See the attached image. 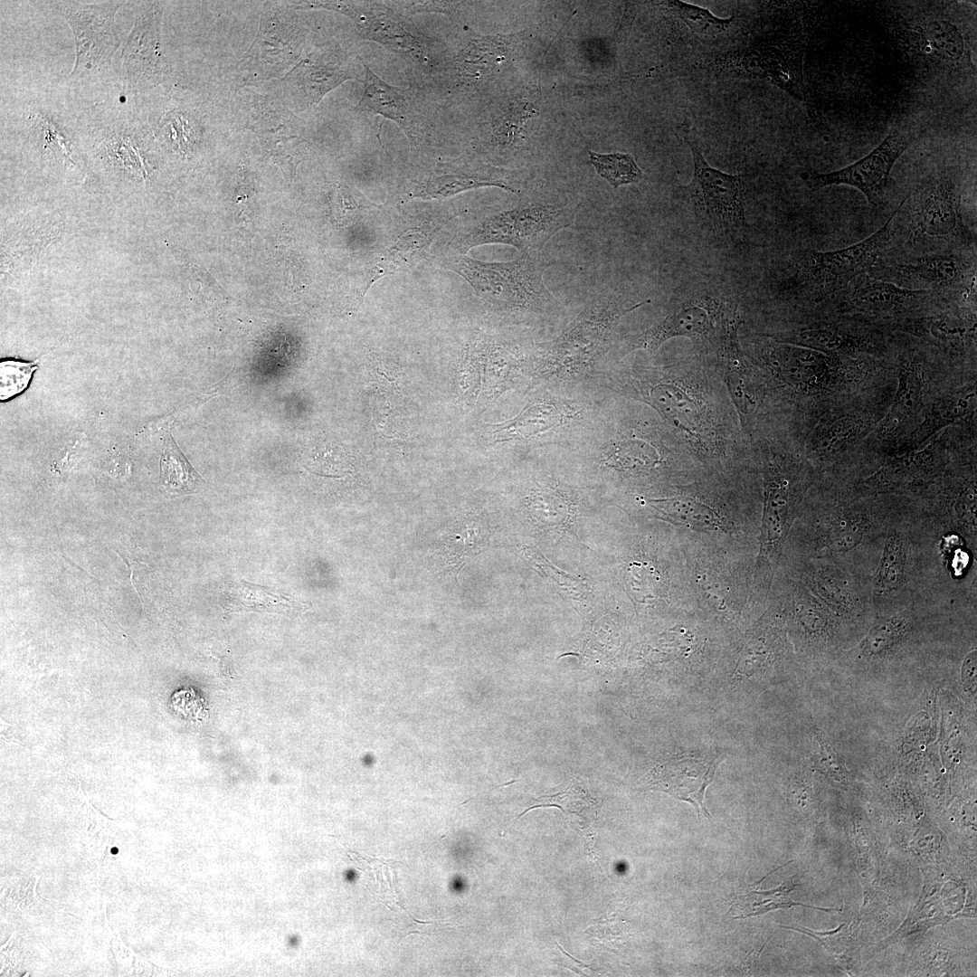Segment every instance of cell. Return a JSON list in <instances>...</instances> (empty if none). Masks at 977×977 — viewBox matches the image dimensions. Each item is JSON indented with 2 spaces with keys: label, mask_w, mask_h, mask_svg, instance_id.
Segmentation results:
<instances>
[{
  "label": "cell",
  "mask_w": 977,
  "mask_h": 977,
  "mask_svg": "<svg viewBox=\"0 0 977 977\" xmlns=\"http://www.w3.org/2000/svg\"><path fill=\"white\" fill-rule=\"evenodd\" d=\"M683 137L691 151L693 175L688 185L676 189V197L688 206L699 227L715 239L726 243L743 242L749 226L742 175L710 166L690 130H685Z\"/></svg>",
  "instance_id": "obj_1"
},
{
  "label": "cell",
  "mask_w": 977,
  "mask_h": 977,
  "mask_svg": "<svg viewBox=\"0 0 977 977\" xmlns=\"http://www.w3.org/2000/svg\"><path fill=\"white\" fill-rule=\"evenodd\" d=\"M492 308L510 313L544 316L556 312L559 301L547 289L536 255L521 253L507 262H485L462 257L452 265Z\"/></svg>",
  "instance_id": "obj_2"
},
{
  "label": "cell",
  "mask_w": 977,
  "mask_h": 977,
  "mask_svg": "<svg viewBox=\"0 0 977 977\" xmlns=\"http://www.w3.org/2000/svg\"><path fill=\"white\" fill-rule=\"evenodd\" d=\"M649 302L628 306L614 292L599 294L555 340L541 346L543 365L548 371L563 373H579L593 365L607 349L619 319Z\"/></svg>",
  "instance_id": "obj_3"
},
{
  "label": "cell",
  "mask_w": 977,
  "mask_h": 977,
  "mask_svg": "<svg viewBox=\"0 0 977 977\" xmlns=\"http://www.w3.org/2000/svg\"><path fill=\"white\" fill-rule=\"evenodd\" d=\"M680 296L682 299L674 298L671 301L670 309L661 322L631 338L628 351L640 348L655 351L668 339L678 337L698 340L736 334L740 323L737 306L725 294L700 285Z\"/></svg>",
  "instance_id": "obj_4"
},
{
  "label": "cell",
  "mask_w": 977,
  "mask_h": 977,
  "mask_svg": "<svg viewBox=\"0 0 977 977\" xmlns=\"http://www.w3.org/2000/svg\"><path fill=\"white\" fill-rule=\"evenodd\" d=\"M869 237L835 251L807 249L796 262L792 284L798 291L821 300L843 291L858 275L868 272L892 241L894 219Z\"/></svg>",
  "instance_id": "obj_5"
},
{
  "label": "cell",
  "mask_w": 977,
  "mask_h": 977,
  "mask_svg": "<svg viewBox=\"0 0 977 977\" xmlns=\"http://www.w3.org/2000/svg\"><path fill=\"white\" fill-rule=\"evenodd\" d=\"M578 206L548 201L522 203L481 220L461 239V248L503 243L536 255L554 234L574 223Z\"/></svg>",
  "instance_id": "obj_6"
},
{
  "label": "cell",
  "mask_w": 977,
  "mask_h": 977,
  "mask_svg": "<svg viewBox=\"0 0 977 977\" xmlns=\"http://www.w3.org/2000/svg\"><path fill=\"white\" fill-rule=\"evenodd\" d=\"M350 18L363 39L373 41L422 69H433L432 46L392 2L319 1L304 4Z\"/></svg>",
  "instance_id": "obj_7"
},
{
  "label": "cell",
  "mask_w": 977,
  "mask_h": 977,
  "mask_svg": "<svg viewBox=\"0 0 977 977\" xmlns=\"http://www.w3.org/2000/svg\"><path fill=\"white\" fill-rule=\"evenodd\" d=\"M915 137V131L910 127L897 124L889 129L880 144L857 162L830 173H805L802 179L812 191L829 185H849L859 190L871 205L879 204L889 188L894 165Z\"/></svg>",
  "instance_id": "obj_8"
},
{
  "label": "cell",
  "mask_w": 977,
  "mask_h": 977,
  "mask_svg": "<svg viewBox=\"0 0 977 977\" xmlns=\"http://www.w3.org/2000/svg\"><path fill=\"white\" fill-rule=\"evenodd\" d=\"M962 192L950 174L925 180L913 199L912 225L916 239L968 243L974 242L961 213Z\"/></svg>",
  "instance_id": "obj_9"
},
{
  "label": "cell",
  "mask_w": 977,
  "mask_h": 977,
  "mask_svg": "<svg viewBox=\"0 0 977 977\" xmlns=\"http://www.w3.org/2000/svg\"><path fill=\"white\" fill-rule=\"evenodd\" d=\"M359 60L365 68L364 92L356 109L392 120L413 148L426 147L432 142L433 125L422 98L412 90L387 83Z\"/></svg>",
  "instance_id": "obj_10"
},
{
  "label": "cell",
  "mask_w": 977,
  "mask_h": 977,
  "mask_svg": "<svg viewBox=\"0 0 977 977\" xmlns=\"http://www.w3.org/2000/svg\"><path fill=\"white\" fill-rule=\"evenodd\" d=\"M972 269L967 256L943 251L887 264L877 262L868 272L904 289L936 293L962 286Z\"/></svg>",
  "instance_id": "obj_11"
},
{
  "label": "cell",
  "mask_w": 977,
  "mask_h": 977,
  "mask_svg": "<svg viewBox=\"0 0 977 977\" xmlns=\"http://www.w3.org/2000/svg\"><path fill=\"white\" fill-rule=\"evenodd\" d=\"M902 39L911 53L934 67L972 68L966 33L948 18L925 16L913 21L903 29Z\"/></svg>",
  "instance_id": "obj_12"
},
{
  "label": "cell",
  "mask_w": 977,
  "mask_h": 977,
  "mask_svg": "<svg viewBox=\"0 0 977 977\" xmlns=\"http://www.w3.org/2000/svg\"><path fill=\"white\" fill-rule=\"evenodd\" d=\"M722 760L718 755L695 754H680L670 758L658 768L655 780L651 783L652 788L690 802L695 806L698 816L710 819L705 793Z\"/></svg>",
  "instance_id": "obj_13"
},
{
  "label": "cell",
  "mask_w": 977,
  "mask_h": 977,
  "mask_svg": "<svg viewBox=\"0 0 977 977\" xmlns=\"http://www.w3.org/2000/svg\"><path fill=\"white\" fill-rule=\"evenodd\" d=\"M845 303L852 309L869 315H896L919 308L930 296L925 290H912L892 282L872 277L868 272L858 275L843 290Z\"/></svg>",
  "instance_id": "obj_14"
},
{
  "label": "cell",
  "mask_w": 977,
  "mask_h": 977,
  "mask_svg": "<svg viewBox=\"0 0 977 977\" xmlns=\"http://www.w3.org/2000/svg\"><path fill=\"white\" fill-rule=\"evenodd\" d=\"M768 359L784 379L807 388L828 386L839 365L835 356L793 344L773 346Z\"/></svg>",
  "instance_id": "obj_15"
},
{
  "label": "cell",
  "mask_w": 977,
  "mask_h": 977,
  "mask_svg": "<svg viewBox=\"0 0 977 977\" xmlns=\"http://www.w3.org/2000/svg\"><path fill=\"white\" fill-rule=\"evenodd\" d=\"M438 171L440 172L427 175L417 182L411 192V196L446 198L466 190L484 186H497L517 194L520 192L517 187L520 181L517 178L486 166H447Z\"/></svg>",
  "instance_id": "obj_16"
},
{
  "label": "cell",
  "mask_w": 977,
  "mask_h": 977,
  "mask_svg": "<svg viewBox=\"0 0 977 977\" xmlns=\"http://www.w3.org/2000/svg\"><path fill=\"white\" fill-rule=\"evenodd\" d=\"M114 11L89 10L68 13V20L77 41V63L74 69H90L109 62L116 47L113 34Z\"/></svg>",
  "instance_id": "obj_17"
},
{
  "label": "cell",
  "mask_w": 977,
  "mask_h": 977,
  "mask_svg": "<svg viewBox=\"0 0 977 977\" xmlns=\"http://www.w3.org/2000/svg\"><path fill=\"white\" fill-rule=\"evenodd\" d=\"M250 128L264 147L272 153L293 150L306 142L296 117L276 102L261 97L251 109Z\"/></svg>",
  "instance_id": "obj_18"
},
{
  "label": "cell",
  "mask_w": 977,
  "mask_h": 977,
  "mask_svg": "<svg viewBox=\"0 0 977 977\" xmlns=\"http://www.w3.org/2000/svg\"><path fill=\"white\" fill-rule=\"evenodd\" d=\"M509 52V42L505 37L472 38L448 65V77L457 85L474 82L493 73L508 58Z\"/></svg>",
  "instance_id": "obj_19"
},
{
  "label": "cell",
  "mask_w": 977,
  "mask_h": 977,
  "mask_svg": "<svg viewBox=\"0 0 977 977\" xmlns=\"http://www.w3.org/2000/svg\"><path fill=\"white\" fill-rule=\"evenodd\" d=\"M223 608L229 612H267L280 613L302 612L309 606L307 602L271 589L244 581L232 583L222 599Z\"/></svg>",
  "instance_id": "obj_20"
},
{
  "label": "cell",
  "mask_w": 977,
  "mask_h": 977,
  "mask_svg": "<svg viewBox=\"0 0 977 977\" xmlns=\"http://www.w3.org/2000/svg\"><path fill=\"white\" fill-rule=\"evenodd\" d=\"M905 328L915 336L953 349H961L975 341V319L949 314L912 318Z\"/></svg>",
  "instance_id": "obj_21"
},
{
  "label": "cell",
  "mask_w": 977,
  "mask_h": 977,
  "mask_svg": "<svg viewBox=\"0 0 977 977\" xmlns=\"http://www.w3.org/2000/svg\"><path fill=\"white\" fill-rule=\"evenodd\" d=\"M793 345L812 348L829 355L873 349L868 337L839 326H821L798 330L783 337Z\"/></svg>",
  "instance_id": "obj_22"
},
{
  "label": "cell",
  "mask_w": 977,
  "mask_h": 977,
  "mask_svg": "<svg viewBox=\"0 0 977 977\" xmlns=\"http://www.w3.org/2000/svg\"><path fill=\"white\" fill-rule=\"evenodd\" d=\"M766 877L754 884H745L735 891L730 908V911L737 912L734 919L756 916L779 908H790L792 906H803L826 912L839 911L837 908L813 907L790 900L788 896L795 889V885L792 880L771 890L760 889V884Z\"/></svg>",
  "instance_id": "obj_23"
},
{
  "label": "cell",
  "mask_w": 977,
  "mask_h": 977,
  "mask_svg": "<svg viewBox=\"0 0 977 977\" xmlns=\"http://www.w3.org/2000/svg\"><path fill=\"white\" fill-rule=\"evenodd\" d=\"M790 507L789 482L775 478L768 484L761 529V556L771 558L779 549L787 529Z\"/></svg>",
  "instance_id": "obj_24"
},
{
  "label": "cell",
  "mask_w": 977,
  "mask_h": 977,
  "mask_svg": "<svg viewBox=\"0 0 977 977\" xmlns=\"http://www.w3.org/2000/svg\"><path fill=\"white\" fill-rule=\"evenodd\" d=\"M159 482L165 495L171 498L192 494L204 482L170 433L164 437Z\"/></svg>",
  "instance_id": "obj_25"
},
{
  "label": "cell",
  "mask_w": 977,
  "mask_h": 977,
  "mask_svg": "<svg viewBox=\"0 0 977 977\" xmlns=\"http://www.w3.org/2000/svg\"><path fill=\"white\" fill-rule=\"evenodd\" d=\"M898 384L892 407L882 424L885 432H891L915 414L923 395V375L917 362L905 360L900 365Z\"/></svg>",
  "instance_id": "obj_26"
},
{
  "label": "cell",
  "mask_w": 977,
  "mask_h": 977,
  "mask_svg": "<svg viewBox=\"0 0 977 977\" xmlns=\"http://www.w3.org/2000/svg\"><path fill=\"white\" fill-rule=\"evenodd\" d=\"M353 78V69L348 62L331 52L317 53L308 60L304 73L305 86L314 103L343 81Z\"/></svg>",
  "instance_id": "obj_27"
},
{
  "label": "cell",
  "mask_w": 977,
  "mask_h": 977,
  "mask_svg": "<svg viewBox=\"0 0 977 977\" xmlns=\"http://www.w3.org/2000/svg\"><path fill=\"white\" fill-rule=\"evenodd\" d=\"M974 393H958L944 397L934 403L924 421L913 432L912 441L921 443L943 427L965 416L972 410Z\"/></svg>",
  "instance_id": "obj_28"
},
{
  "label": "cell",
  "mask_w": 977,
  "mask_h": 977,
  "mask_svg": "<svg viewBox=\"0 0 977 977\" xmlns=\"http://www.w3.org/2000/svg\"><path fill=\"white\" fill-rule=\"evenodd\" d=\"M649 503L675 521L698 527H724V520L705 503L691 498L650 499Z\"/></svg>",
  "instance_id": "obj_29"
},
{
  "label": "cell",
  "mask_w": 977,
  "mask_h": 977,
  "mask_svg": "<svg viewBox=\"0 0 977 977\" xmlns=\"http://www.w3.org/2000/svg\"><path fill=\"white\" fill-rule=\"evenodd\" d=\"M868 423L859 417L842 416L823 424L815 437L816 449L827 455L836 454L852 446L868 431Z\"/></svg>",
  "instance_id": "obj_30"
},
{
  "label": "cell",
  "mask_w": 977,
  "mask_h": 977,
  "mask_svg": "<svg viewBox=\"0 0 977 977\" xmlns=\"http://www.w3.org/2000/svg\"><path fill=\"white\" fill-rule=\"evenodd\" d=\"M666 5L692 33L701 37H717L733 23V17L720 18L707 8L683 1H668Z\"/></svg>",
  "instance_id": "obj_31"
},
{
  "label": "cell",
  "mask_w": 977,
  "mask_h": 977,
  "mask_svg": "<svg viewBox=\"0 0 977 977\" xmlns=\"http://www.w3.org/2000/svg\"><path fill=\"white\" fill-rule=\"evenodd\" d=\"M588 153L596 172L614 188L639 183L643 178V172L631 154H598L593 151H588Z\"/></svg>",
  "instance_id": "obj_32"
},
{
  "label": "cell",
  "mask_w": 977,
  "mask_h": 977,
  "mask_svg": "<svg viewBox=\"0 0 977 977\" xmlns=\"http://www.w3.org/2000/svg\"><path fill=\"white\" fill-rule=\"evenodd\" d=\"M933 460L934 452L932 447L928 445L924 450L893 458L886 463L872 480L881 485H894L911 480L930 468Z\"/></svg>",
  "instance_id": "obj_33"
},
{
  "label": "cell",
  "mask_w": 977,
  "mask_h": 977,
  "mask_svg": "<svg viewBox=\"0 0 977 977\" xmlns=\"http://www.w3.org/2000/svg\"><path fill=\"white\" fill-rule=\"evenodd\" d=\"M650 398L654 405L678 426L693 425L691 401L678 388L669 384L658 385L651 390Z\"/></svg>",
  "instance_id": "obj_34"
},
{
  "label": "cell",
  "mask_w": 977,
  "mask_h": 977,
  "mask_svg": "<svg viewBox=\"0 0 977 977\" xmlns=\"http://www.w3.org/2000/svg\"><path fill=\"white\" fill-rule=\"evenodd\" d=\"M906 550L901 536L891 533L886 542L882 560L877 574V583L881 589L892 591L901 585L905 568Z\"/></svg>",
  "instance_id": "obj_35"
},
{
  "label": "cell",
  "mask_w": 977,
  "mask_h": 977,
  "mask_svg": "<svg viewBox=\"0 0 977 977\" xmlns=\"http://www.w3.org/2000/svg\"><path fill=\"white\" fill-rule=\"evenodd\" d=\"M430 242L431 236L420 231L401 236L384 254L383 270H398L417 262Z\"/></svg>",
  "instance_id": "obj_36"
},
{
  "label": "cell",
  "mask_w": 977,
  "mask_h": 977,
  "mask_svg": "<svg viewBox=\"0 0 977 977\" xmlns=\"http://www.w3.org/2000/svg\"><path fill=\"white\" fill-rule=\"evenodd\" d=\"M562 419L556 407L538 403L527 407L516 420V428L526 437L543 434L557 425Z\"/></svg>",
  "instance_id": "obj_37"
},
{
  "label": "cell",
  "mask_w": 977,
  "mask_h": 977,
  "mask_svg": "<svg viewBox=\"0 0 977 977\" xmlns=\"http://www.w3.org/2000/svg\"><path fill=\"white\" fill-rule=\"evenodd\" d=\"M1 402H5L24 392L32 379L37 365L35 362L17 360L1 361Z\"/></svg>",
  "instance_id": "obj_38"
},
{
  "label": "cell",
  "mask_w": 977,
  "mask_h": 977,
  "mask_svg": "<svg viewBox=\"0 0 977 977\" xmlns=\"http://www.w3.org/2000/svg\"><path fill=\"white\" fill-rule=\"evenodd\" d=\"M607 459L609 465L622 470H632L650 465L654 461L653 451L642 441L619 444Z\"/></svg>",
  "instance_id": "obj_39"
},
{
  "label": "cell",
  "mask_w": 977,
  "mask_h": 977,
  "mask_svg": "<svg viewBox=\"0 0 977 977\" xmlns=\"http://www.w3.org/2000/svg\"><path fill=\"white\" fill-rule=\"evenodd\" d=\"M331 206L337 220H345L355 214L361 204L355 194L346 186L339 185L332 193Z\"/></svg>",
  "instance_id": "obj_40"
},
{
  "label": "cell",
  "mask_w": 977,
  "mask_h": 977,
  "mask_svg": "<svg viewBox=\"0 0 977 977\" xmlns=\"http://www.w3.org/2000/svg\"><path fill=\"white\" fill-rule=\"evenodd\" d=\"M392 4L400 11L405 10L409 14L431 12L449 14L455 11L458 5L457 2L451 1H398Z\"/></svg>",
  "instance_id": "obj_41"
},
{
  "label": "cell",
  "mask_w": 977,
  "mask_h": 977,
  "mask_svg": "<svg viewBox=\"0 0 977 977\" xmlns=\"http://www.w3.org/2000/svg\"><path fill=\"white\" fill-rule=\"evenodd\" d=\"M818 740L817 760L820 767L826 770L835 780L842 782L845 779L844 770L839 766L837 756L830 746L822 741L820 737Z\"/></svg>",
  "instance_id": "obj_42"
},
{
  "label": "cell",
  "mask_w": 977,
  "mask_h": 977,
  "mask_svg": "<svg viewBox=\"0 0 977 977\" xmlns=\"http://www.w3.org/2000/svg\"><path fill=\"white\" fill-rule=\"evenodd\" d=\"M896 635V624L891 623V621H884L870 632L867 640L868 648L870 650H881L893 642Z\"/></svg>",
  "instance_id": "obj_43"
},
{
  "label": "cell",
  "mask_w": 977,
  "mask_h": 977,
  "mask_svg": "<svg viewBox=\"0 0 977 977\" xmlns=\"http://www.w3.org/2000/svg\"><path fill=\"white\" fill-rule=\"evenodd\" d=\"M976 673V652H971L965 659L963 666V676L968 682L969 680H975Z\"/></svg>",
  "instance_id": "obj_44"
}]
</instances>
